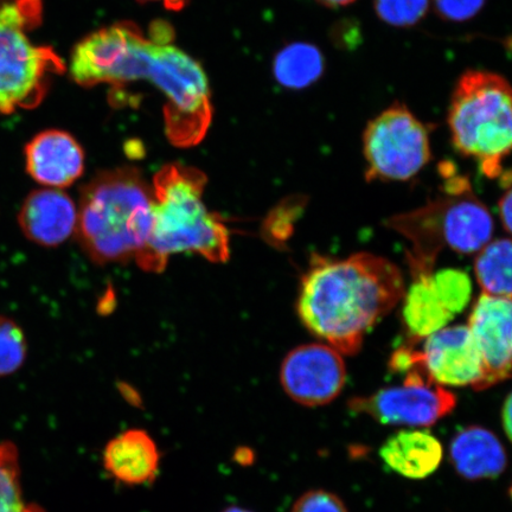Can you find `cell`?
<instances>
[{"instance_id":"2","label":"cell","mask_w":512,"mask_h":512,"mask_svg":"<svg viewBox=\"0 0 512 512\" xmlns=\"http://www.w3.org/2000/svg\"><path fill=\"white\" fill-rule=\"evenodd\" d=\"M207 182L201 170L183 164H168L157 172L152 232L136 258L144 271L163 272L169 256L183 252L200 254L214 264L228 261L229 230L203 202Z\"/></svg>"},{"instance_id":"10","label":"cell","mask_w":512,"mask_h":512,"mask_svg":"<svg viewBox=\"0 0 512 512\" xmlns=\"http://www.w3.org/2000/svg\"><path fill=\"white\" fill-rule=\"evenodd\" d=\"M456 406V395L431 382L420 369L406 374L400 387L383 388L348 402L351 412L369 415L382 425L408 428L431 427Z\"/></svg>"},{"instance_id":"3","label":"cell","mask_w":512,"mask_h":512,"mask_svg":"<svg viewBox=\"0 0 512 512\" xmlns=\"http://www.w3.org/2000/svg\"><path fill=\"white\" fill-rule=\"evenodd\" d=\"M155 196L142 171L121 166L83 185L76 238L95 264L136 260L152 232Z\"/></svg>"},{"instance_id":"23","label":"cell","mask_w":512,"mask_h":512,"mask_svg":"<svg viewBox=\"0 0 512 512\" xmlns=\"http://www.w3.org/2000/svg\"><path fill=\"white\" fill-rule=\"evenodd\" d=\"M430 281L440 303L452 316L459 315L469 305L472 297V281L465 272L447 268V270L433 272Z\"/></svg>"},{"instance_id":"7","label":"cell","mask_w":512,"mask_h":512,"mask_svg":"<svg viewBox=\"0 0 512 512\" xmlns=\"http://www.w3.org/2000/svg\"><path fill=\"white\" fill-rule=\"evenodd\" d=\"M145 81L152 82L165 95V131L171 144H200L213 117L209 82L200 64L184 51L152 38Z\"/></svg>"},{"instance_id":"8","label":"cell","mask_w":512,"mask_h":512,"mask_svg":"<svg viewBox=\"0 0 512 512\" xmlns=\"http://www.w3.org/2000/svg\"><path fill=\"white\" fill-rule=\"evenodd\" d=\"M363 151L369 182H406L431 160L430 132L406 106L394 105L370 121Z\"/></svg>"},{"instance_id":"15","label":"cell","mask_w":512,"mask_h":512,"mask_svg":"<svg viewBox=\"0 0 512 512\" xmlns=\"http://www.w3.org/2000/svg\"><path fill=\"white\" fill-rule=\"evenodd\" d=\"M27 238L42 247H57L76 232L78 207L66 192L46 188L32 191L18 215Z\"/></svg>"},{"instance_id":"1","label":"cell","mask_w":512,"mask_h":512,"mask_svg":"<svg viewBox=\"0 0 512 512\" xmlns=\"http://www.w3.org/2000/svg\"><path fill=\"white\" fill-rule=\"evenodd\" d=\"M405 279L382 256L357 253L347 259L315 255L300 283L297 312L305 328L339 354L361 350L374 325L401 302Z\"/></svg>"},{"instance_id":"14","label":"cell","mask_w":512,"mask_h":512,"mask_svg":"<svg viewBox=\"0 0 512 512\" xmlns=\"http://www.w3.org/2000/svg\"><path fill=\"white\" fill-rule=\"evenodd\" d=\"M24 156L29 176L47 188H68L85 171V152L78 140L60 130L38 133L25 146Z\"/></svg>"},{"instance_id":"20","label":"cell","mask_w":512,"mask_h":512,"mask_svg":"<svg viewBox=\"0 0 512 512\" xmlns=\"http://www.w3.org/2000/svg\"><path fill=\"white\" fill-rule=\"evenodd\" d=\"M273 70L281 86L303 89L322 76L324 57L313 44L292 43L275 56Z\"/></svg>"},{"instance_id":"24","label":"cell","mask_w":512,"mask_h":512,"mask_svg":"<svg viewBox=\"0 0 512 512\" xmlns=\"http://www.w3.org/2000/svg\"><path fill=\"white\" fill-rule=\"evenodd\" d=\"M27 339L15 320L0 316V376L15 373L27 357Z\"/></svg>"},{"instance_id":"19","label":"cell","mask_w":512,"mask_h":512,"mask_svg":"<svg viewBox=\"0 0 512 512\" xmlns=\"http://www.w3.org/2000/svg\"><path fill=\"white\" fill-rule=\"evenodd\" d=\"M431 274L412 277L413 283L401 299L402 320L408 335L407 344L413 347L428 336L446 328L454 318L434 293L430 281Z\"/></svg>"},{"instance_id":"9","label":"cell","mask_w":512,"mask_h":512,"mask_svg":"<svg viewBox=\"0 0 512 512\" xmlns=\"http://www.w3.org/2000/svg\"><path fill=\"white\" fill-rule=\"evenodd\" d=\"M152 40L132 23H118L93 32L75 47L70 74L78 85L124 86L146 79Z\"/></svg>"},{"instance_id":"25","label":"cell","mask_w":512,"mask_h":512,"mask_svg":"<svg viewBox=\"0 0 512 512\" xmlns=\"http://www.w3.org/2000/svg\"><path fill=\"white\" fill-rule=\"evenodd\" d=\"M430 0H375L377 15L394 27H411L426 15Z\"/></svg>"},{"instance_id":"11","label":"cell","mask_w":512,"mask_h":512,"mask_svg":"<svg viewBox=\"0 0 512 512\" xmlns=\"http://www.w3.org/2000/svg\"><path fill=\"white\" fill-rule=\"evenodd\" d=\"M280 383L290 398L305 407L335 401L347 383L343 355L326 343L300 345L281 363Z\"/></svg>"},{"instance_id":"22","label":"cell","mask_w":512,"mask_h":512,"mask_svg":"<svg viewBox=\"0 0 512 512\" xmlns=\"http://www.w3.org/2000/svg\"><path fill=\"white\" fill-rule=\"evenodd\" d=\"M0 512H46L24 502L18 451L14 444H0Z\"/></svg>"},{"instance_id":"30","label":"cell","mask_w":512,"mask_h":512,"mask_svg":"<svg viewBox=\"0 0 512 512\" xmlns=\"http://www.w3.org/2000/svg\"><path fill=\"white\" fill-rule=\"evenodd\" d=\"M139 2L142 3H150V2H164L166 8L172 9V10H179L182 9L185 2L187 0H139Z\"/></svg>"},{"instance_id":"12","label":"cell","mask_w":512,"mask_h":512,"mask_svg":"<svg viewBox=\"0 0 512 512\" xmlns=\"http://www.w3.org/2000/svg\"><path fill=\"white\" fill-rule=\"evenodd\" d=\"M416 350V366L441 387L477 389L483 380V363L467 325L446 326L424 339Z\"/></svg>"},{"instance_id":"26","label":"cell","mask_w":512,"mask_h":512,"mask_svg":"<svg viewBox=\"0 0 512 512\" xmlns=\"http://www.w3.org/2000/svg\"><path fill=\"white\" fill-rule=\"evenodd\" d=\"M292 512H348L337 495L325 490H311L294 503Z\"/></svg>"},{"instance_id":"31","label":"cell","mask_w":512,"mask_h":512,"mask_svg":"<svg viewBox=\"0 0 512 512\" xmlns=\"http://www.w3.org/2000/svg\"><path fill=\"white\" fill-rule=\"evenodd\" d=\"M318 2L330 6V8H335V6H344L354 3L355 0H318Z\"/></svg>"},{"instance_id":"27","label":"cell","mask_w":512,"mask_h":512,"mask_svg":"<svg viewBox=\"0 0 512 512\" xmlns=\"http://www.w3.org/2000/svg\"><path fill=\"white\" fill-rule=\"evenodd\" d=\"M485 0H434L438 14L448 21L463 22L475 17Z\"/></svg>"},{"instance_id":"4","label":"cell","mask_w":512,"mask_h":512,"mask_svg":"<svg viewBox=\"0 0 512 512\" xmlns=\"http://www.w3.org/2000/svg\"><path fill=\"white\" fill-rule=\"evenodd\" d=\"M387 226L411 243L407 259L412 277L433 273L445 248L459 254H477L495 232L488 207L464 177L447 179L441 195L424 207L390 217Z\"/></svg>"},{"instance_id":"13","label":"cell","mask_w":512,"mask_h":512,"mask_svg":"<svg viewBox=\"0 0 512 512\" xmlns=\"http://www.w3.org/2000/svg\"><path fill=\"white\" fill-rule=\"evenodd\" d=\"M483 363V380L476 390L510 379L512 352L511 299L482 293L467 323Z\"/></svg>"},{"instance_id":"18","label":"cell","mask_w":512,"mask_h":512,"mask_svg":"<svg viewBox=\"0 0 512 512\" xmlns=\"http://www.w3.org/2000/svg\"><path fill=\"white\" fill-rule=\"evenodd\" d=\"M380 456L389 469L398 475L409 479H424L438 470L444 451L432 433L402 430L384 441Z\"/></svg>"},{"instance_id":"17","label":"cell","mask_w":512,"mask_h":512,"mask_svg":"<svg viewBox=\"0 0 512 512\" xmlns=\"http://www.w3.org/2000/svg\"><path fill=\"white\" fill-rule=\"evenodd\" d=\"M454 470L467 480L494 479L507 469V451L488 428L470 426L459 432L450 445Z\"/></svg>"},{"instance_id":"29","label":"cell","mask_w":512,"mask_h":512,"mask_svg":"<svg viewBox=\"0 0 512 512\" xmlns=\"http://www.w3.org/2000/svg\"><path fill=\"white\" fill-rule=\"evenodd\" d=\"M511 408V395L509 394L502 409V425L504 427L505 435H507L509 440L511 439Z\"/></svg>"},{"instance_id":"32","label":"cell","mask_w":512,"mask_h":512,"mask_svg":"<svg viewBox=\"0 0 512 512\" xmlns=\"http://www.w3.org/2000/svg\"><path fill=\"white\" fill-rule=\"evenodd\" d=\"M223 512H252V511L242 509L240 507H230V508L224 510Z\"/></svg>"},{"instance_id":"16","label":"cell","mask_w":512,"mask_h":512,"mask_svg":"<svg viewBox=\"0 0 512 512\" xmlns=\"http://www.w3.org/2000/svg\"><path fill=\"white\" fill-rule=\"evenodd\" d=\"M159 464L160 453L155 440L143 430H127L105 447V470L124 485L152 483L158 475Z\"/></svg>"},{"instance_id":"21","label":"cell","mask_w":512,"mask_h":512,"mask_svg":"<svg viewBox=\"0 0 512 512\" xmlns=\"http://www.w3.org/2000/svg\"><path fill=\"white\" fill-rule=\"evenodd\" d=\"M511 241H490L477 253L475 274L483 293L492 297L511 299Z\"/></svg>"},{"instance_id":"5","label":"cell","mask_w":512,"mask_h":512,"mask_svg":"<svg viewBox=\"0 0 512 512\" xmlns=\"http://www.w3.org/2000/svg\"><path fill=\"white\" fill-rule=\"evenodd\" d=\"M448 125L462 155L476 159L484 176L501 177L512 144L509 82L482 70L466 72L453 94Z\"/></svg>"},{"instance_id":"28","label":"cell","mask_w":512,"mask_h":512,"mask_svg":"<svg viewBox=\"0 0 512 512\" xmlns=\"http://www.w3.org/2000/svg\"><path fill=\"white\" fill-rule=\"evenodd\" d=\"M512 196L510 187L505 191V194L499 202V216L503 223L504 230L510 233L511 230V209H512Z\"/></svg>"},{"instance_id":"6","label":"cell","mask_w":512,"mask_h":512,"mask_svg":"<svg viewBox=\"0 0 512 512\" xmlns=\"http://www.w3.org/2000/svg\"><path fill=\"white\" fill-rule=\"evenodd\" d=\"M42 0H0V113L41 104L51 76L64 72L55 51L32 44L27 32L42 22Z\"/></svg>"}]
</instances>
